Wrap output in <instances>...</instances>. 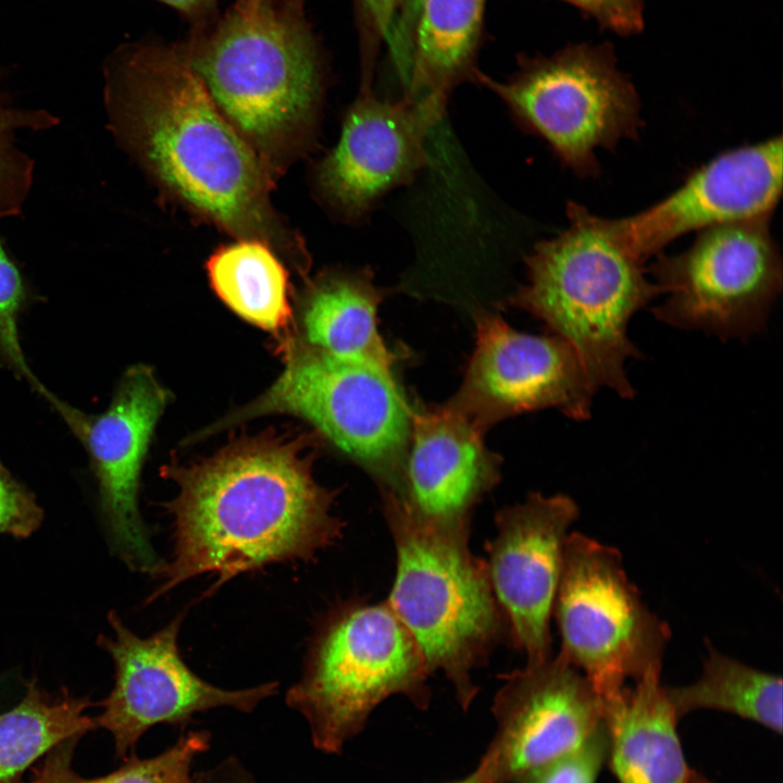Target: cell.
<instances>
[{
    "mask_svg": "<svg viewBox=\"0 0 783 783\" xmlns=\"http://www.w3.org/2000/svg\"><path fill=\"white\" fill-rule=\"evenodd\" d=\"M104 77L112 133L163 192L308 272L303 239L271 202L273 176L214 104L186 45H124L107 60Z\"/></svg>",
    "mask_w": 783,
    "mask_h": 783,
    "instance_id": "cell-1",
    "label": "cell"
},
{
    "mask_svg": "<svg viewBox=\"0 0 783 783\" xmlns=\"http://www.w3.org/2000/svg\"><path fill=\"white\" fill-rule=\"evenodd\" d=\"M310 440L266 432L241 436L208 459L164 468L177 486L164 505L173 518V552L151 602L202 574L206 593L277 562L312 561L343 535L332 514L336 492L313 477Z\"/></svg>",
    "mask_w": 783,
    "mask_h": 783,
    "instance_id": "cell-2",
    "label": "cell"
},
{
    "mask_svg": "<svg viewBox=\"0 0 783 783\" xmlns=\"http://www.w3.org/2000/svg\"><path fill=\"white\" fill-rule=\"evenodd\" d=\"M186 49L214 104L273 178L310 147L324 71L301 0H236Z\"/></svg>",
    "mask_w": 783,
    "mask_h": 783,
    "instance_id": "cell-3",
    "label": "cell"
},
{
    "mask_svg": "<svg viewBox=\"0 0 783 783\" xmlns=\"http://www.w3.org/2000/svg\"><path fill=\"white\" fill-rule=\"evenodd\" d=\"M569 225L537 243L525 259L526 282L502 302L525 311L576 352L597 390L622 398L635 389L625 372L642 357L627 336L631 318L661 294L623 241L613 219L568 201Z\"/></svg>",
    "mask_w": 783,
    "mask_h": 783,
    "instance_id": "cell-4",
    "label": "cell"
},
{
    "mask_svg": "<svg viewBox=\"0 0 783 783\" xmlns=\"http://www.w3.org/2000/svg\"><path fill=\"white\" fill-rule=\"evenodd\" d=\"M396 549L387 604L415 641L431 673L440 671L467 710L478 687L473 672L508 641L485 560L470 549L471 531L433 526L381 496Z\"/></svg>",
    "mask_w": 783,
    "mask_h": 783,
    "instance_id": "cell-5",
    "label": "cell"
},
{
    "mask_svg": "<svg viewBox=\"0 0 783 783\" xmlns=\"http://www.w3.org/2000/svg\"><path fill=\"white\" fill-rule=\"evenodd\" d=\"M431 671L387 601H336L318 620L300 680L286 704L309 723L315 748L339 754L385 699L431 700Z\"/></svg>",
    "mask_w": 783,
    "mask_h": 783,
    "instance_id": "cell-6",
    "label": "cell"
},
{
    "mask_svg": "<svg viewBox=\"0 0 783 783\" xmlns=\"http://www.w3.org/2000/svg\"><path fill=\"white\" fill-rule=\"evenodd\" d=\"M281 351L284 369L276 381L195 437L269 414L300 418L369 473L381 496L399 497L414 407L394 368L341 360L294 338Z\"/></svg>",
    "mask_w": 783,
    "mask_h": 783,
    "instance_id": "cell-7",
    "label": "cell"
},
{
    "mask_svg": "<svg viewBox=\"0 0 783 783\" xmlns=\"http://www.w3.org/2000/svg\"><path fill=\"white\" fill-rule=\"evenodd\" d=\"M474 80L581 178L600 175L597 149L612 151L622 140H637L644 126L636 88L607 44H581L524 60L504 82L478 71Z\"/></svg>",
    "mask_w": 783,
    "mask_h": 783,
    "instance_id": "cell-8",
    "label": "cell"
},
{
    "mask_svg": "<svg viewBox=\"0 0 783 783\" xmlns=\"http://www.w3.org/2000/svg\"><path fill=\"white\" fill-rule=\"evenodd\" d=\"M552 616L558 655L579 669L600 699L661 671L669 626L644 604L618 549L581 533L564 542Z\"/></svg>",
    "mask_w": 783,
    "mask_h": 783,
    "instance_id": "cell-9",
    "label": "cell"
},
{
    "mask_svg": "<svg viewBox=\"0 0 783 783\" xmlns=\"http://www.w3.org/2000/svg\"><path fill=\"white\" fill-rule=\"evenodd\" d=\"M771 216L716 225L686 250L657 254L647 273L667 298L651 310L656 319L721 339L761 331L783 281Z\"/></svg>",
    "mask_w": 783,
    "mask_h": 783,
    "instance_id": "cell-10",
    "label": "cell"
},
{
    "mask_svg": "<svg viewBox=\"0 0 783 783\" xmlns=\"http://www.w3.org/2000/svg\"><path fill=\"white\" fill-rule=\"evenodd\" d=\"M169 401V390L152 368L141 363L123 373L100 413H86L54 394L46 401L88 455L110 549L132 571L154 577L164 560L141 517L139 490L145 459Z\"/></svg>",
    "mask_w": 783,
    "mask_h": 783,
    "instance_id": "cell-11",
    "label": "cell"
},
{
    "mask_svg": "<svg viewBox=\"0 0 783 783\" xmlns=\"http://www.w3.org/2000/svg\"><path fill=\"white\" fill-rule=\"evenodd\" d=\"M183 619L181 613L152 635L140 637L114 610L108 614L113 636L100 635L97 645L112 659L114 684L94 720L97 728L110 732L120 758L156 724L184 725L194 714L219 707L251 712L278 691L277 682L234 691L198 676L178 648Z\"/></svg>",
    "mask_w": 783,
    "mask_h": 783,
    "instance_id": "cell-12",
    "label": "cell"
},
{
    "mask_svg": "<svg viewBox=\"0 0 783 783\" xmlns=\"http://www.w3.org/2000/svg\"><path fill=\"white\" fill-rule=\"evenodd\" d=\"M475 347L458 390L447 403L484 435L500 421L554 408L568 418H591L596 391L573 348L562 338L512 328L477 309Z\"/></svg>",
    "mask_w": 783,
    "mask_h": 783,
    "instance_id": "cell-13",
    "label": "cell"
},
{
    "mask_svg": "<svg viewBox=\"0 0 783 783\" xmlns=\"http://www.w3.org/2000/svg\"><path fill=\"white\" fill-rule=\"evenodd\" d=\"M492 712L495 735L474 769L480 783H517L605 725L600 697L560 655L504 674Z\"/></svg>",
    "mask_w": 783,
    "mask_h": 783,
    "instance_id": "cell-14",
    "label": "cell"
},
{
    "mask_svg": "<svg viewBox=\"0 0 783 783\" xmlns=\"http://www.w3.org/2000/svg\"><path fill=\"white\" fill-rule=\"evenodd\" d=\"M446 104L437 95L383 100L365 84L344 115L337 145L316 166V189L327 208L358 221L387 192L411 183L428 164L426 138Z\"/></svg>",
    "mask_w": 783,
    "mask_h": 783,
    "instance_id": "cell-15",
    "label": "cell"
},
{
    "mask_svg": "<svg viewBox=\"0 0 783 783\" xmlns=\"http://www.w3.org/2000/svg\"><path fill=\"white\" fill-rule=\"evenodd\" d=\"M579 517L567 495L531 493L500 509L496 533L486 540V571L508 627V642L526 663L552 657L550 620L564 542Z\"/></svg>",
    "mask_w": 783,
    "mask_h": 783,
    "instance_id": "cell-16",
    "label": "cell"
},
{
    "mask_svg": "<svg viewBox=\"0 0 783 783\" xmlns=\"http://www.w3.org/2000/svg\"><path fill=\"white\" fill-rule=\"evenodd\" d=\"M782 177L779 135L720 152L668 196L633 215L614 219V223L625 245L646 262L687 233L772 215Z\"/></svg>",
    "mask_w": 783,
    "mask_h": 783,
    "instance_id": "cell-17",
    "label": "cell"
},
{
    "mask_svg": "<svg viewBox=\"0 0 783 783\" xmlns=\"http://www.w3.org/2000/svg\"><path fill=\"white\" fill-rule=\"evenodd\" d=\"M447 402L413 408L402 490L391 497L414 518L471 531L475 507L500 480L501 458Z\"/></svg>",
    "mask_w": 783,
    "mask_h": 783,
    "instance_id": "cell-18",
    "label": "cell"
},
{
    "mask_svg": "<svg viewBox=\"0 0 783 783\" xmlns=\"http://www.w3.org/2000/svg\"><path fill=\"white\" fill-rule=\"evenodd\" d=\"M660 674L648 672L601 699L606 761L619 783H695L699 775L685 760Z\"/></svg>",
    "mask_w": 783,
    "mask_h": 783,
    "instance_id": "cell-19",
    "label": "cell"
},
{
    "mask_svg": "<svg viewBox=\"0 0 783 783\" xmlns=\"http://www.w3.org/2000/svg\"><path fill=\"white\" fill-rule=\"evenodd\" d=\"M368 268H330L308 281L299 300L301 345L332 357L394 368L397 356L377 327V310L389 295Z\"/></svg>",
    "mask_w": 783,
    "mask_h": 783,
    "instance_id": "cell-20",
    "label": "cell"
},
{
    "mask_svg": "<svg viewBox=\"0 0 783 783\" xmlns=\"http://www.w3.org/2000/svg\"><path fill=\"white\" fill-rule=\"evenodd\" d=\"M487 0H421L415 16L406 95L448 99L464 79H475L474 59Z\"/></svg>",
    "mask_w": 783,
    "mask_h": 783,
    "instance_id": "cell-21",
    "label": "cell"
},
{
    "mask_svg": "<svg viewBox=\"0 0 783 783\" xmlns=\"http://www.w3.org/2000/svg\"><path fill=\"white\" fill-rule=\"evenodd\" d=\"M206 269L217 297L243 320L289 341L293 309L288 271L275 251L253 239H237L212 253Z\"/></svg>",
    "mask_w": 783,
    "mask_h": 783,
    "instance_id": "cell-22",
    "label": "cell"
},
{
    "mask_svg": "<svg viewBox=\"0 0 783 783\" xmlns=\"http://www.w3.org/2000/svg\"><path fill=\"white\" fill-rule=\"evenodd\" d=\"M94 704L66 688L50 694L35 681L23 699L0 713V783H23V774L61 743L97 729L86 710Z\"/></svg>",
    "mask_w": 783,
    "mask_h": 783,
    "instance_id": "cell-23",
    "label": "cell"
},
{
    "mask_svg": "<svg viewBox=\"0 0 783 783\" xmlns=\"http://www.w3.org/2000/svg\"><path fill=\"white\" fill-rule=\"evenodd\" d=\"M709 654L698 680L685 686H664L680 719L698 709L737 714L781 734L782 679L748 667L708 645Z\"/></svg>",
    "mask_w": 783,
    "mask_h": 783,
    "instance_id": "cell-24",
    "label": "cell"
},
{
    "mask_svg": "<svg viewBox=\"0 0 783 783\" xmlns=\"http://www.w3.org/2000/svg\"><path fill=\"white\" fill-rule=\"evenodd\" d=\"M58 119L44 110H22L0 92V219L20 214L33 183L34 161L16 146L18 129H46Z\"/></svg>",
    "mask_w": 783,
    "mask_h": 783,
    "instance_id": "cell-25",
    "label": "cell"
},
{
    "mask_svg": "<svg viewBox=\"0 0 783 783\" xmlns=\"http://www.w3.org/2000/svg\"><path fill=\"white\" fill-rule=\"evenodd\" d=\"M28 301L25 279L0 240V364L44 399L50 390L30 369L20 335V319Z\"/></svg>",
    "mask_w": 783,
    "mask_h": 783,
    "instance_id": "cell-26",
    "label": "cell"
},
{
    "mask_svg": "<svg viewBox=\"0 0 783 783\" xmlns=\"http://www.w3.org/2000/svg\"><path fill=\"white\" fill-rule=\"evenodd\" d=\"M207 731H189L162 754L138 759L134 755L116 771L96 779H85L72 769L64 783H204L191 776V763L196 756L209 748Z\"/></svg>",
    "mask_w": 783,
    "mask_h": 783,
    "instance_id": "cell-27",
    "label": "cell"
},
{
    "mask_svg": "<svg viewBox=\"0 0 783 783\" xmlns=\"http://www.w3.org/2000/svg\"><path fill=\"white\" fill-rule=\"evenodd\" d=\"M607 751L604 725L577 749L525 774L517 783H596Z\"/></svg>",
    "mask_w": 783,
    "mask_h": 783,
    "instance_id": "cell-28",
    "label": "cell"
},
{
    "mask_svg": "<svg viewBox=\"0 0 783 783\" xmlns=\"http://www.w3.org/2000/svg\"><path fill=\"white\" fill-rule=\"evenodd\" d=\"M44 521L35 494L0 460V535L27 538Z\"/></svg>",
    "mask_w": 783,
    "mask_h": 783,
    "instance_id": "cell-29",
    "label": "cell"
},
{
    "mask_svg": "<svg viewBox=\"0 0 783 783\" xmlns=\"http://www.w3.org/2000/svg\"><path fill=\"white\" fill-rule=\"evenodd\" d=\"M620 35H633L644 26L645 0H562Z\"/></svg>",
    "mask_w": 783,
    "mask_h": 783,
    "instance_id": "cell-30",
    "label": "cell"
},
{
    "mask_svg": "<svg viewBox=\"0 0 783 783\" xmlns=\"http://www.w3.org/2000/svg\"><path fill=\"white\" fill-rule=\"evenodd\" d=\"M420 3L421 0H405L397 23L391 55L399 69L401 79H406L409 75L411 37Z\"/></svg>",
    "mask_w": 783,
    "mask_h": 783,
    "instance_id": "cell-31",
    "label": "cell"
},
{
    "mask_svg": "<svg viewBox=\"0 0 783 783\" xmlns=\"http://www.w3.org/2000/svg\"><path fill=\"white\" fill-rule=\"evenodd\" d=\"M375 29L388 45L394 46L397 23L405 0H361Z\"/></svg>",
    "mask_w": 783,
    "mask_h": 783,
    "instance_id": "cell-32",
    "label": "cell"
},
{
    "mask_svg": "<svg viewBox=\"0 0 783 783\" xmlns=\"http://www.w3.org/2000/svg\"><path fill=\"white\" fill-rule=\"evenodd\" d=\"M178 11L194 26L195 34L207 30L215 21L217 0H156Z\"/></svg>",
    "mask_w": 783,
    "mask_h": 783,
    "instance_id": "cell-33",
    "label": "cell"
},
{
    "mask_svg": "<svg viewBox=\"0 0 783 783\" xmlns=\"http://www.w3.org/2000/svg\"><path fill=\"white\" fill-rule=\"evenodd\" d=\"M32 776L26 783H64L67 763L58 756L46 757L38 767L32 769Z\"/></svg>",
    "mask_w": 783,
    "mask_h": 783,
    "instance_id": "cell-34",
    "label": "cell"
},
{
    "mask_svg": "<svg viewBox=\"0 0 783 783\" xmlns=\"http://www.w3.org/2000/svg\"><path fill=\"white\" fill-rule=\"evenodd\" d=\"M451 783H480V782H478V776H477L476 771L473 770L470 774H468L463 779L451 782Z\"/></svg>",
    "mask_w": 783,
    "mask_h": 783,
    "instance_id": "cell-35",
    "label": "cell"
},
{
    "mask_svg": "<svg viewBox=\"0 0 783 783\" xmlns=\"http://www.w3.org/2000/svg\"><path fill=\"white\" fill-rule=\"evenodd\" d=\"M695 783H710V782H708V781H707L705 778H703L701 775H698V778H697V780H696Z\"/></svg>",
    "mask_w": 783,
    "mask_h": 783,
    "instance_id": "cell-36",
    "label": "cell"
}]
</instances>
